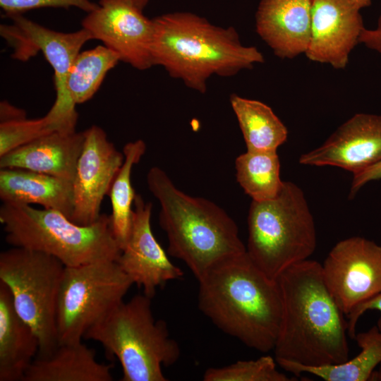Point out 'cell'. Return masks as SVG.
I'll use <instances>...</instances> for the list:
<instances>
[{
    "mask_svg": "<svg viewBox=\"0 0 381 381\" xmlns=\"http://www.w3.org/2000/svg\"><path fill=\"white\" fill-rule=\"evenodd\" d=\"M276 281L282 303L273 349L276 361L313 366L346 361L348 321L325 283L321 264L305 260Z\"/></svg>",
    "mask_w": 381,
    "mask_h": 381,
    "instance_id": "cell-1",
    "label": "cell"
},
{
    "mask_svg": "<svg viewBox=\"0 0 381 381\" xmlns=\"http://www.w3.org/2000/svg\"><path fill=\"white\" fill-rule=\"evenodd\" d=\"M198 281V307L224 333L262 353L273 350L282 303L276 280L247 254L229 259Z\"/></svg>",
    "mask_w": 381,
    "mask_h": 381,
    "instance_id": "cell-2",
    "label": "cell"
},
{
    "mask_svg": "<svg viewBox=\"0 0 381 381\" xmlns=\"http://www.w3.org/2000/svg\"><path fill=\"white\" fill-rule=\"evenodd\" d=\"M153 66L201 93L213 75L230 77L265 61L255 47L243 45L233 27L222 28L188 12L166 13L152 19Z\"/></svg>",
    "mask_w": 381,
    "mask_h": 381,
    "instance_id": "cell-3",
    "label": "cell"
},
{
    "mask_svg": "<svg viewBox=\"0 0 381 381\" xmlns=\"http://www.w3.org/2000/svg\"><path fill=\"white\" fill-rule=\"evenodd\" d=\"M147 182L160 205L159 225L167 236L169 254L183 261L197 280L246 253L236 222L215 203L182 192L157 167L150 169Z\"/></svg>",
    "mask_w": 381,
    "mask_h": 381,
    "instance_id": "cell-4",
    "label": "cell"
},
{
    "mask_svg": "<svg viewBox=\"0 0 381 381\" xmlns=\"http://www.w3.org/2000/svg\"><path fill=\"white\" fill-rule=\"evenodd\" d=\"M0 222L8 244L52 255L65 267L116 260L121 251L107 214H101L90 225L82 226L56 210L3 202Z\"/></svg>",
    "mask_w": 381,
    "mask_h": 381,
    "instance_id": "cell-5",
    "label": "cell"
},
{
    "mask_svg": "<svg viewBox=\"0 0 381 381\" xmlns=\"http://www.w3.org/2000/svg\"><path fill=\"white\" fill-rule=\"evenodd\" d=\"M151 299L143 294L123 301L84 335L117 358L122 381H167L162 367L174 364L180 356L167 323L155 320Z\"/></svg>",
    "mask_w": 381,
    "mask_h": 381,
    "instance_id": "cell-6",
    "label": "cell"
},
{
    "mask_svg": "<svg viewBox=\"0 0 381 381\" xmlns=\"http://www.w3.org/2000/svg\"><path fill=\"white\" fill-rule=\"evenodd\" d=\"M247 222V254L271 279L309 259L316 248L313 217L303 191L293 182L284 181L273 199L252 200Z\"/></svg>",
    "mask_w": 381,
    "mask_h": 381,
    "instance_id": "cell-7",
    "label": "cell"
},
{
    "mask_svg": "<svg viewBox=\"0 0 381 381\" xmlns=\"http://www.w3.org/2000/svg\"><path fill=\"white\" fill-rule=\"evenodd\" d=\"M65 265L47 253L13 247L0 254V281L10 289L14 307L40 341L38 356L58 346L56 303Z\"/></svg>",
    "mask_w": 381,
    "mask_h": 381,
    "instance_id": "cell-8",
    "label": "cell"
},
{
    "mask_svg": "<svg viewBox=\"0 0 381 381\" xmlns=\"http://www.w3.org/2000/svg\"><path fill=\"white\" fill-rule=\"evenodd\" d=\"M133 284L116 260L65 267L56 303L59 344L81 341L90 328L123 301Z\"/></svg>",
    "mask_w": 381,
    "mask_h": 381,
    "instance_id": "cell-9",
    "label": "cell"
},
{
    "mask_svg": "<svg viewBox=\"0 0 381 381\" xmlns=\"http://www.w3.org/2000/svg\"><path fill=\"white\" fill-rule=\"evenodd\" d=\"M8 18L12 23L1 24L0 34L12 48V57L25 61L42 52L54 70L56 97L50 110L66 121L77 122L76 104L68 93L67 78L81 48L93 39L92 35L83 28L72 32L53 30L23 15Z\"/></svg>",
    "mask_w": 381,
    "mask_h": 381,
    "instance_id": "cell-10",
    "label": "cell"
},
{
    "mask_svg": "<svg viewBox=\"0 0 381 381\" xmlns=\"http://www.w3.org/2000/svg\"><path fill=\"white\" fill-rule=\"evenodd\" d=\"M322 266L325 283L345 315L381 291V246L361 236L337 242Z\"/></svg>",
    "mask_w": 381,
    "mask_h": 381,
    "instance_id": "cell-11",
    "label": "cell"
},
{
    "mask_svg": "<svg viewBox=\"0 0 381 381\" xmlns=\"http://www.w3.org/2000/svg\"><path fill=\"white\" fill-rule=\"evenodd\" d=\"M97 4L82 20V28L117 54L121 61L140 71L152 67L153 20L124 0H99Z\"/></svg>",
    "mask_w": 381,
    "mask_h": 381,
    "instance_id": "cell-12",
    "label": "cell"
},
{
    "mask_svg": "<svg viewBox=\"0 0 381 381\" xmlns=\"http://www.w3.org/2000/svg\"><path fill=\"white\" fill-rule=\"evenodd\" d=\"M83 132V147L73 182L74 201L70 219L87 226L99 218L102 200L108 195L125 157L99 126L93 125Z\"/></svg>",
    "mask_w": 381,
    "mask_h": 381,
    "instance_id": "cell-13",
    "label": "cell"
},
{
    "mask_svg": "<svg viewBox=\"0 0 381 381\" xmlns=\"http://www.w3.org/2000/svg\"><path fill=\"white\" fill-rule=\"evenodd\" d=\"M133 206L129 235L116 262L133 284L152 298L157 287L181 278L183 272L169 260L152 233V203L136 194Z\"/></svg>",
    "mask_w": 381,
    "mask_h": 381,
    "instance_id": "cell-14",
    "label": "cell"
},
{
    "mask_svg": "<svg viewBox=\"0 0 381 381\" xmlns=\"http://www.w3.org/2000/svg\"><path fill=\"white\" fill-rule=\"evenodd\" d=\"M360 10L351 0H313L307 58L344 68L365 28Z\"/></svg>",
    "mask_w": 381,
    "mask_h": 381,
    "instance_id": "cell-15",
    "label": "cell"
},
{
    "mask_svg": "<svg viewBox=\"0 0 381 381\" xmlns=\"http://www.w3.org/2000/svg\"><path fill=\"white\" fill-rule=\"evenodd\" d=\"M381 161V115L358 113L320 147L299 157L308 166H333L359 173Z\"/></svg>",
    "mask_w": 381,
    "mask_h": 381,
    "instance_id": "cell-16",
    "label": "cell"
},
{
    "mask_svg": "<svg viewBox=\"0 0 381 381\" xmlns=\"http://www.w3.org/2000/svg\"><path fill=\"white\" fill-rule=\"evenodd\" d=\"M313 0H260L256 32L281 59L305 54L311 33Z\"/></svg>",
    "mask_w": 381,
    "mask_h": 381,
    "instance_id": "cell-17",
    "label": "cell"
},
{
    "mask_svg": "<svg viewBox=\"0 0 381 381\" xmlns=\"http://www.w3.org/2000/svg\"><path fill=\"white\" fill-rule=\"evenodd\" d=\"M84 140L83 131H53L0 156V169H24L73 183Z\"/></svg>",
    "mask_w": 381,
    "mask_h": 381,
    "instance_id": "cell-18",
    "label": "cell"
},
{
    "mask_svg": "<svg viewBox=\"0 0 381 381\" xmlns=\"http://www.w3.org/2000/svg\"><path fill=\"white\" fill-rule=\"evenodd\" d=\"M0 198L3 202L40 205L69 219L73 210L72 182L24 169H0Z\"/></svg>",
    "mask_w": 381,
    "mask_h": 381,
    "instance_id": "cell-19",
    "label": "cell"
},
{
    "mask_svg": "<svg viewBox=\"0 0 381 381\" xmlns=\"http://www.w3.org/2000/svg\"><path fill=\"white\" fill-rule=\"evenodd\" d=\"M40 350V341L18 314L12 294L0 281V381H23Z\"/></svg>",
    "mask_w": 381,
    "mask_h": 381,
    "instance_id": "cell-20",
    "label": "cell"
},
{
    "mask_svg": "<svg viewBox=\"0 0 381 381\" xmlns=\"http://www.w3.org/2000/svg\"><path fill=\"white\" fill-rule=\"evenodd\" d=\"M112 366L99 363L82 341L59 344L49 355L36 356L23 381H111Z\"/></svg>",
    "mask_w": 381,
    "mask_h": 381,
    "instance_id": "cell-21",
    "label": "cell"
},
{
    "mask_svg": "<svg viewBox=\"0 0 381 381\" xmlns=\"http://www.w3.org/2000/svg\"><path fill=\"white\" fill-rule=\"evenodd\" d=\"M354 339L361 352L346 361L320 366L306 365L290 361H278L285 371L298 377L309 373L325 381H368L381 363V329L375 325L366 332L356 333Z\"/></svg>",
    "mask_w": 381,
    "mask_h": 381,
    "instance_id": "cell-22",
    "label": "cell"
},
{
    "mask_svg": "<svg viewBox=\"0 0 381 381\" xmlns=\"http://www.w3.org/2000/svg\"><path fill=\"white\" fill-rule=\"evenodd\" d=\"M230 103L248 151L277 152L286 140V127L266 104L236 94L231 95Z\"/></svg>",
    "mask_w": 381,
    "mask_h": 381,
    "instance_id": "cell-23",
    "label": "cell"
},
{
    "mask_svg": "<svg viewBox=\"0 0 381 381\" xmlns=\"http://www.w3.org/2000/svg\"><path fill=\"white\" fill-rule=\"evenodd\" d=\"M235 168L237 181L252 200L273 199L283 187L277 152L246 150L236 159Z\"/></svg>",
    "mask_w": 381,
    "mask_h": 381,
    "instance_id": "cell-24",
    "label": "cell"
},
{
    "mask_svg": "<svg viewBox=\"0 0 381 381\" xmlns=\"http://www.w3.org/2000/svg\"><path fill=\"white\" fill-rule=\"evenodd\" d=\"M146 150L142 140L126 144L123 148L124 162L109 192L112 212L110 214L111 229L121 250L128 239L133 214L132 206L135 193L131 184V172Z\"/></svg>",
    "mask_w": 381,
    "mask_h": 381,
    "instance_id": "cell-25",
    "label": "cell"
},
{
    "mask_svg": "<svg viewBox=\"0 0 381 381\" xmlns=\"http://www.w3.org/2000/svg\"><path fill=\"white\" fill-rule=\"evenodd\" d=\"M120 61L119 55L104 45L80 52L72 64L66 83L73 103L82 104L90 99L107 73Z\"/></svg>",
    "mask_w": 381,
    "mask_h": 381,
    "instance_id": "cell-26",
    "label": "cell"
},
{
    "mask_svg": "<svg viewBox=\"0 0 381 381\" xmlns=\"http://www.w3.org/2000/svg\"><path fill=\"white\" fill-rule=\"evenodd\" d=\"M55 131H73L50 111L37 119H21L0 122V156Z\"/></svg>",
    "mask_w": 381,
    "mask_h": 381,
    "instance_id": "cell-27",
    "label": "cell"
},
{
    "mask_svg": "<svg viewBox=\"0 0 381 381\" xmlns=\"http://www.w3.org/2000/svg\"><path fill=\"white\" fill-rule=\"evenodd\" d=\"M277 361L270 356L255 360L238 361L221 368H210L203 375L205 381H289L286 374L277 368Z\"/></svg>",
    "mask_w": 381,
    "mask_h": 381,
    "instance_id": "cell-28",
    "label": "cell"
},
{
    "mask_svg": "<svg viewBox=\"0 0 381 381\" xmlns=\"http://www.w3.org/2000/svg\"><path fill=\"white\" fill-rule=\"evenodd\" d=\"M97 5L90 0H0V7L7 17L23 15L28 11L43 8L68 9L75 7L90 13Z\"/></svg>",
    "mask_w": 381,
    "mask_h": 381,
    "instance_id": "cell-29",
    "label": "cell"
},
{
    "mask_svg": "<svg viewBox=\"0 0 381 381\" xmlns=\"http://www.w3.org/2000/svg\"><path fill=\"white\" fill-rule=\"evenodd\" d=\"M368 310H377L381 314V291L369 300L357 306L347 315L348 334L351 339H354L356 333V328L359 318ZM377 327L381 329V317L378 320Z\"/></svg>",
    "mask_w": 381,
    "mask_h": 381,
    "instance_id": "cell-30",
    "label": "cell"
},
{
    "mask_svg": "<svg viewBox=\"0 0 381 381\" xmlns=\"http://www.w3.org/2000/svg\"><path fill=\"white\" fill-rule=\"evenodd\" d=\"M353 175L349 198H353L366 183L381 179V161L375 165Z\"/></svg>",
    "mask_w": 381,
    "mask_h": 381,
    "instance_id": "cell-31",
    "label": "cell"
},
{
    "mask_svg": "<svg viewBox=\"0 0 381 381\" xmlns=\"http://www.w3.org/2000/svg\"><path fill=\"white\" fill-rule=\"evenodd\" d=\"M359 43L363 44L370 49L381 54V15L380 16L377 27L369 30L364 28L361 32Z\"/></svg>",
    "mask_w": 381,
    "mask_h": 381,
    "instance_id": "cell-32",
    "label": "cell"
},
{
    "mask_svg": "<svg viewBox=\"0 0 381 381\" xmlns=\"http://www.w3.org/2000/svg\"><path fill=\"white\" fill-rule=\"evenodd\" d=\"M1 122L26 118V113L24 110L18 109L6 101L1 102L0 105Z\"/></svg>",
    "mask_w": 381,
    "mask_h": 381,
    "instance_id": "cell-33",
    "label": "cell"
},
{
    "mask_svg": "<svg viewBox=\"0 0 381 381\" xmlns=\"http://www.w3.org/2000/svg\"><path fill=\"white\" fill-rule=\"evenodd\" d=\"M131 3L138 8L143 11L145 6L148 4L150 0H124Z\"/></svg>",
    "mask_w": 381,
    "mask_h": 381,
    "instance_id": "cell-34",
    "label": "cell"
},
{
    "mask_svg": "<svg viewBox=\"0 0 381 381\" xmlns=\"http://www.w3.org/2000/svg\"><path fill=\"white\" fill-rule=\"evenodd\" d=\"M369 381H381V363L379 364V369L373 372Z\"/></svg>",
    "mask_w": 381,
    "mask_h": 381,
    "instance_id": "cell-35",
    "label": "cell"
},
{
    "mask_svg": "<svg viewBox=\"0 0 381 381\" xmlns=\"http://www.w3.org/2000/svg\"><path fill=\"white\" fill-rule=\"evenodd\" d=\"M353 1L360 9L369 6L371 4V0H351Z\"/></svg>",
    "mask_w": 381,
    "mask_h": 381,
    "instance_id": "cell-36",
    "label": "cell"
}]
</instances>
